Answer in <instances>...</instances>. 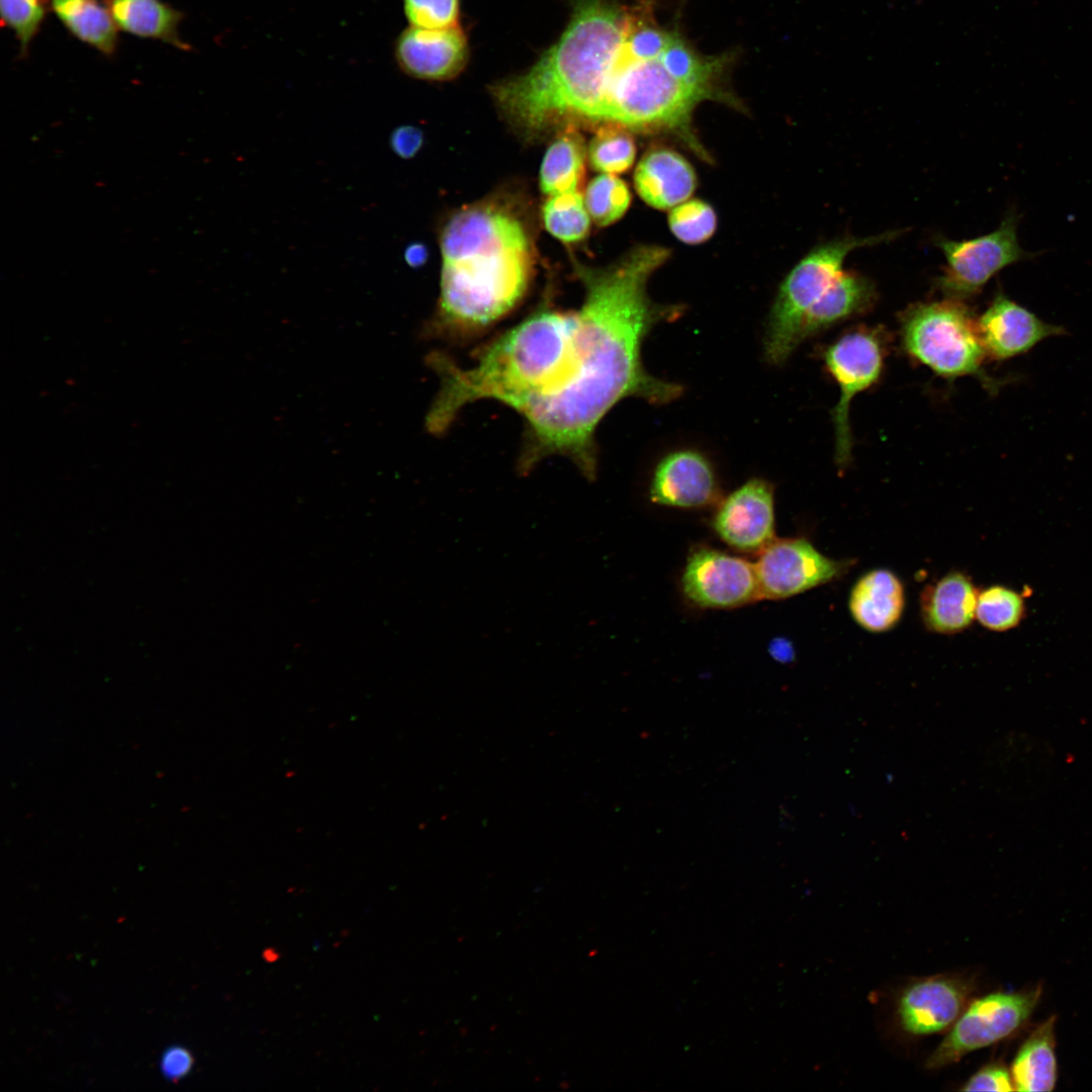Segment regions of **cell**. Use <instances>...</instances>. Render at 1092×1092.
I'll use <instances>...</instances> for the list:
<instances>
[{
  "label": "cell",
  "instance_id": "obj_32",
  "mask_svg": "<svg viewBox=\"0 0 1092 1092\" xmlns=\"http://www.w3.org/2000/svg\"><path fill=\"white\" fill-rule=\"evenodd\" d=\"M193 1065L191 1054L182 1046H172L162 1056L161 1070L163 1075L172 1081H177L188 1074Z\"/></svg>",
  "mask_w": 1092,
  "mask_h": 1092
},
{
  "label": "cell",
  "instance_id": "obj_2",
  "mask_svg": "<svg viewBox=\"0 0 1092 1092\" xmlns=\"http://www.w3.org/2000/svg\"><path fill=\"white\" fill-rule=\"evenodd\" d=\"M439 331L466 336L495 323L524 297L535 248L523 219L502 202L463 207L444 225Z\"/></svg>",
  "mask_w": 1092,
  "mask_h": 1092
},
{
  "label": "cell",
  "instance_id": "obj_8",
  "mask_svg": "<svg viewBox=\"0 0 1092 1092\" xmlns=\"http://www.w3.org/2000/svg\"><path fill=\"white\" fill-rule=\"evenodd\" d=\"M760 597L784 600L828 583L846 572L849 560L823 555L804 537L775 538L754 562Z\"/></svg>",
  "mask_w": 1092,
  "mask_h": 1092
},
{
  "label": "cell",
  "instance_id": "obj_12",
  "mask_svg": "<svg viewBox=\"0 0 1092 1092\" xmlns=\"http://www.w3.org/2000/svg\"><path fill=\"white\" fill-rule=\"evenodd\" d=\"M976 323L987 357L999 361L1024 354L1046 338L1066 334L1064 328L1044 323L1002 291Z\"/></svg>",
  "mask_w": 1092,
  "mask_h": 1092
},
{
  "label": "cell",
  "instance_id": "obj_20",
  "mask_svg": "<svg viewBox=\"0 0 1092 1092\" xmlns=\"http://www.w3.org/2000/svg\"><path fill=\"white\" fill-rule=\"evenodd\" d=\"M573 125L558 132L547 149L540 169V188L548 195L579 191L584 174L587 149Z\"/></svg>",
  "mask_w": 1092,
  "mask_h": 1092
},
{
  "label": "cell",
  "instance_id": "obj_24",
  "mask_svg": "<svg viewBox=\"0 0 1092 1092\" xmlns=\"http://www.w3.org/2000/svg\"><path fill=\"white\" fill-rule=\"evenodd\" d=\"M635 156L636 146L630 130L614 124L599 126L587 148L590 166L607 174L627 171Z\"/></svg>",
  "mask_w": 1092,
  "mask_h": 1092
},
{
  "label": "cell",
  "instance_id": "obj_25",
  "mask_svg": "<svg viewBox=\"0 0 1092 1092\" xmlns=\"http://www.w3.org/2000/svg\"><path fill=\"white\" fill-rule=\"evenodd\" d=\"M583 199L594 222L607 226L623 216L630 205L631 194L624 181L603 173L588 183Z\"/></svg>",
  "mask_w": 1092,
  "mask_h": 1092
},
{
  "label": "cell",
  "instance_id": "obj_21",
  "mask_svg": "<svg viewBox=\"0 0 1092 1092\" xmlns=\"http://www.w3.org/2000/svg\"><path fill=\"white\" fill-rule=\"evenodd\" d=\"M1055 1017L1041 1023L1023 1042L1014 1058L1011 1077L1021 1092L1052 1091L1057 1082Z\"/></svg>",
  "mask_w": 1092,
  "mask_h": 1092
},
{
  "label": "cell",
  "instance_id": "obj_29",
  "mask_svg": "<svg viewBox=\"0 0 1092 1092\" xmlns=\"http://www.w3.org/2000/svg\"><path fill=\"white\" fill-rule=\"evenodd\" d=\"M412 26L443 29L458 25L460 0H404Z\"/></svg>",
  "mask_w": 1092,
  "mask_h": 1092
},
{
  "label": "cell",
  "instance_id": "obj_9",
  "mask_svg": "<svg viewBox=\"0 0 1092 1092\" xmlns=\"http://www.w3.org/2000/svg\"><path fill=\"white\" fill-rule=\"evenodd\" d=\"M681 589L705 609H734L761 600L754 563L706 546L690 553Z\"/></svg>",
  "mask_w": 1092,
  "mask_h": 1092
},
{
  "label": "cell",
  "instance_id": "obj_14",
  "mask_svg": "<svg viewBox=\"0 0 1092 1092\" xmlns=\"http://www.w3.org/2000/svg\"><path fill=\"white\" fill-rule=\"evenodd\" d=\"M395 57L414 78L444 81L458 75L468 59V43L457 25L443 29L412 26L397 38Z\"/></svg>",
  "mask_w": 1092,
  "mask_h": 1092
},
{
  "label": "cell",
  "instance_id": "obj_4",
  "mask_svg": "<svg viewBox=\"0 0 1092 1092\" xmlns=\"http://www.w3.org/2000/svg\"><path fill=\"white\" fill-rule=\"evenodd\" d=\"M900 338L906 354L935 374L977 376L997 388L998 381L983 369L987 355L976 318L963 300L944 297L909 305L900 315Z\"/></svg>",
  "mask_w": 1092,
  "mask_h": 1092
},
{
  "label": "cell",
  "instance_id": "obj_10",
  "mask_svg": "<svg viewBox=\"0 0 1092 1092\" xmlns=\"http://www.w3.org/2000/svg\"><path fill=\"white\" fill-rule=\"evenodd\" d=\"M713 528L729 547L757 554L776 538L772 484L751 478L720 499Z\"/></svg>",
  "mask_w": 1092,
  "mask_h": 1092
},
{
  "label": "cell",
  "instance_id": "obj_17",
  "mask_svg": "<svg viewBox=\"0 0 1092 1092\" xmlns=\"http://www.w3.org/2000/svg\"><path fill=\"white\" fill-rule=\"evenodd\" d=\"M904 608V585L893 571L886 568L863 573L849 593L848 609L852 619L872 633L893 629L901 620Z\"/></svg>",
  "mask_w": 1092,
  "mask_h": 1092
},
{
  "label": "cell",
  "instance_id": "obj_7",
  "mask_svg": "<svg viewBox=\"0 0 1092 1092\" xmlns=\"http://www.w3.org/2000/svg\"><path fill=\"white\" fill-rule=\"evenodd\" d=\"M1040 990L993 993L974 1000L927 1059L926 1068L940 1069L974 1051L989 1046L1015 1032L1030 1016Z\"/></svg>",
  "mask_w": 1092,
  "mask_h": 1092
},
{
  "label": "cell",
  "instance_id": "obj_15",
  "mask_svg": "<svg viewBox=\"0 0 1092 1092\" xmlns=\"http://www.w3.org/2000/svg\"><path fill=\"white\" fill-rule=\"evenodd\" d=\"M978 594L971 577L958 570L927 584L920 596L924 626L945 635L965 631L976 619Z\"/></svg>",
  "mask_w": 1092,
  "mask_h": 1092
},
{
  "label": "cell",
  "instance_id": "obj_26",
  "mask_svg": "<svg viewBox=\"0 0 1092 1092\" xmlns=\"http://www.w3.org/2000/svg\"><path fill=\"white\" fill-rule=\"evenodd\" d=\"M1024 615V602L1015 590L992 585L978 594L976 619L988 630L1007 631L1019 624Z\"/></svg>",
  "mask_w": 1092,
  "mask_h": 1092
},
{
  "label": "cell",
  "instance_id": "obj_22",
  "mask_svg": "<svg viewBox=\"0 0 1092 1092\" xmlns=\"http://www.w3.org/2000/svg\"><path fill=\"white\" fill-rule=\"evenodd\" d=\"M54 13L79 40L106 56L117 47V26L97 0H49Z\"/></svg>",
  "mask_w": 1092,
  "mask_h": 1092
},
{
  "label": "cell",
  "instance_id": "obj_3",
  "mask_svg": "<svg viewBox=\"0 0 1092 1092\" xmlns=\"http://www.w3.org/2000/svg\"><path fill=\"white\" fill-rule=\"evenodd\" d=\"M905 232L902 229L870 237H836L803 257L781 284L770 309L763 340L765 360L782 364L803 343L802 329L808 313L841 273L850 252L891 242Z\"/></svg>",
  "mask_w": 1092,
  "mask_h": 1092
},
{
  "label": "cell",
  "instance_id": "obj_34",
  "mask_svg": "<svg viewBox=\"0 0 1092 1092\" xmlns=\"http://www.w3.org/2000/svg\"><path fill=\"white\" fill-rule=\"evenodd\" d=\"M770 654L779 661H789L793 658L792 644L785 639H777L770 643Z\"/></svg>",
  "mask_w": 1092,
  "mask_h": 1092
},
{
  "label": "cell",
  "instance_id": "obj_6",
  "mask_svg": "<svg viewBox=\"0 0 1092 1092\" xmlns=\"http://www.w3.org/2000/svg\"><path fill=\"white\" fill-rule=\"evenodd\" d=\"M1017 223L1018 215L1012 210L989 234L963 241L937 236L934 244L946 264L935 286L943 297L964 301L978 294L998 272L1027 258L1017 239Z\"/></svg>",
  "mask_w": 1092,
  "mask_h": 1092
},
{
  "label": "cell",
  "instance_id": "obj_1",
  "mask_svg": "<svg viewBox=\"0 0 1092 1092\" xmlns=\"http://www.w3.org/2000/svg\"><path fill=\"white\" fill-rule=\"evenodd\" d=\"M658 0H572L558 41L526 73L490 91L527 138L567 125L668 130L701 151L691 128L697 105L730 100L721 87L731 57L704 56L662 24Z\"/></svg>",
  "mask_w": 1092,
  "mask_h": 1092
},
{
  "label": "cell",
  "instance_id": "obj_33",
  "mask_svg": "<svg viewBox=\"0 0 1092 1092\" xmlns=\"http://www.w3.org/2000/svg\"><path fill=\"white\" fill-rule=\"evenodd\" d=\"M429 257V252L423 243H413L404 251V260L411 267L423 266Z\"/></svg>",
  "mask_w": 1092,
  "mask_h": 1092
},
{
  "label": "cell",
  "instance_id": "obj_11",
  "mask_svg": "<svg viewBox=\"0 0 1092 1092\" xmlns=\"http://www.w3.org/2000/svg\"><path fill=\"white\" fill-rule=\"evenodd\" d=\"M971 983L952 975H936L917 980L900 994L898 1021L913 1035L940 1032L951 1025L967 1007Z\"/></svg>",
  "mask_w": 1092,
  "mask_h": 1092
},
{
  "label": "cell",
  "instance_id": "obj_13",
  "mask_svg": "<svg viewBox=\"0 0 1092 1092\" xmlns=\"http://www.w3.org/2000/svg\"><path fill=\"white\" fill-rule=\"evenodd\" d=\"M650 499L661 506L701 509L720 502L719 483L710 461L695 450H678L656 465Z\"/></svg>",
  "mask_w": 1092,
  "mask_h": 1092
},
{
  "label": "cell",
  "instance_id": "obj_19",
  "mask_svg": "<svg viewBox=\"0 0 1092 1092\" xmlns=\"http://www.w3.org/2000/svg\"><path fill=\"white\" fill-rule=\"evenodd\" d=\"M118 29L140 36L159 39L179 50L188 44L179 35L183 14L161 0H105Z\"/></svg>",
  "mask_w": 1092,
  "mask_h": 1092
},
{
  "label": "cell",
  "instance_id": "obj_5",
  "mask_svg": "<svg viewBox=\"0 0 1092 1092\" xmlns=\"http://www.w3.org/2000/svg\"><path fill=\"white\" fill-rule=\"evenodd\" d=\"M887 341L879 328L860 326L843 333L823 353L824 365L839 388L831 411L835 435V462L850 460L852 437L849 406L853 397L875 385L884 370Z\"/></svg>",
  "mask_w": 1092,
  "mask_h": 1092
},
{
  "label": "cell",
  "instance_id": "obj_30",
  "mask_svg": "<svg viewBox=\"0 0 1092 1092\" xmlns=\"http://www.w3.org/2000/svg\"><path fill=\"white\" fill-rule=\"evenodd\" d=\"M1010 1073L1000 1064H990L975 1073L962 1087L963 1091H999L1014 1089Z\"/></svg>",
  "mask_w": 1092,
  "mask_h": 1092
},
{
  "label": "cell",
  "instance_id": "obj_28",
  "mask_svg": "<svg viewBox=\"0 0 1092 1092\" xmlns=\"http://www.w3.org/2000/svg\"><path fill=\"white\" fill-rule=\"evenodd\" d=\"M47 0H0L2 22L12 29L24 56L47 13Z\"/></svg>",
  "mask_w": 1092,
  "mask_h": 1092
},
{
  "label": "cell",
  "instance_id": "obj_27",
  "mask_svg": "<svg viewBox=\"0 0 1092 1092\" xmlns=\"http://www.w3.org/2000/svg\"><path fill=\"white\" fill-rule=\"evenodd\" d=\"M672 234L687 244H700L709 240L717 225L713 208L701 200L682 202L672 208L668 215Z\"/></svg>",
  "mask_w": 1092,
  "mask_h": 1092
},
{
  "label": "cell",
  "instance_id": "obj_31",
  "mask_svg": "<svg viewBox=\"0 0 1092 1092\" xmlns=\"http://www.w3.org/2000/svg\"><path fill=\"white\" fill-rule=\"evenodd\" d=\"M423 143V131L411 125L394 129L389 141L393 152L403 159L413 158L421 150Z\"/></svg>",
  "mask_w": 1092,
  "mask_h": 1092
},
{
  "label": "cell",
  "instance_id": "obj_23",
  "mask_svg": "<svg viewBox=\"0 0 1092 1092\" xmlns=\"http://www.w3.org/2000/svg\"><path fill=\"white\" fill-rule=\"evenodd\" d=\"M546 230L563 243L584 239L589 231V214L580 191L550 195L542 207Z\"/></svg>",
  "mask_w": 1092,
  "mask_h": 1092
},
{
  "label": "cell",
  "instance_id": "obj_18",
  "mask_svg": "<svg viewBox=\"0 0 1092 1092\" xmlns=\"http://www.w3.org/2000/svg\"><path fill=\"white\" fill-rule=\"evenodd\" d=\"M879 293L874 281L853 270H842L808 313L802 342L845 321L870 312Z\"/></svg>",
  "mask_w": 1092,
  "mask_h": 1092
},
{
  "label": "cell",
  "instance_id": "obj_16",
  "mask_svg": "<svg viewBox=\"0 0 1092 1092\" xmlns=\"http://www.w3.org/2000/svg\"><path fill=\"white\" fill-rule=\"evenodd\" d=\"M634 184L647 204L668 209L690 198L696 188V175L681 155L658 148L642 157L634 174Z\"/></svg>",
  "mask_w": 1092,
  "mask_h": 1092
}]
</instances>
